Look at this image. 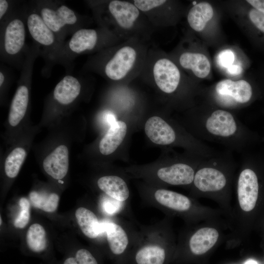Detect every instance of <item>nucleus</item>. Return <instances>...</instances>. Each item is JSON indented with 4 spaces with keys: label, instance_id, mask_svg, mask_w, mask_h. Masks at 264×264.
Instances as JSON below:
<instances>
[{
    "label": "nucleus",
    "instance_id": "obj_1",
    "mask_svg": "<svg viewBox=\"0 0 264 264\" xmlns=\"http://www.w3.org/2000/svg\"><path fill=\"white\" fill-rule=\"evenodd\" d=\"M262 179L251 162L242 161L234 181L235 201L227 220L229 232L226 243L229 248L238 246L247 240L264 213Z\"/></svg>",
    "mask_w": 264,
    "mask_h": 264
},
{
    "label": "nucleus",
    "instance_id": "obj_2",
    "mask_svg": "<svg viewBox=\"0 0 264 264\" xmlns=\"http://www.w3.org/2000/svg\"><path fill=\"white\" fill-rule=\"evenodd\" d=\"M236 168L232 152L227 150L205 158L198 167L189 187L191 197L215 201L227 220L232 211Z\"/></svg>",
    "mask_w": 264,
    "mask_h": 264
},
{
    "label": "nucleus",
    "instance_id": "obj_3",
    "mask_svg": "<svg viewBox=\"0 0 264 264\" xmlns=\"http://www.w3.org/2000/svg\"><path fill=\"white\" fill-rule=\"evenodd\" d=\"M192 135L204 142L218 144L231 152L242 153L251 140L247 128L230 111L220 108L198 110L191 115Z\"/></svg>",
    "mask_w": 264,
    "mask_h": 264
},
{
    "label": "nucleus",
    "instance_id": "obj_4",
    "mask_svg": "<svg viewBox=\"0 0 264 264\" xmlns=\"http://www.w3.org/2000/svg\"><path fill=\"white\" fill-rule=\"evenodd\" d=\"M229 231L226 218L187 225L177 239L174 259L178 262L207 264L211 254L227 241Z\"/></svg>",
    "mask_w": 264,
    "mask_h": 264
},
{
    "label": "nucleus",
    "instance_id": "obj_5",
    "mask_svg": "<svg viewBox=\"0 0 264 264\" xmlns=\"http://www.w3.org/2000/svg\"><path fill=\"white\" fill-rule=\"evenodd\" d=\"M177 239L171 217L139 227L136 231L132 250L135 264H165L174 258ZM131 250V251H132Z\"/></svg>",
    "mask_w": 264,
    "mask_h": 264
},
{
    "label": "nucleus",
    "instance_id": "obj_6",
    "mask_svg": "<svg viewBox=\"0 0 264 264\" xmlns=\"http://www.w3.org/2000/svg\"><path fill=\"white\" fill-rule=\"evenodd\" d=\"M141 195L146 204L160 210L167 216L180 218L187 225L226 218L220 208L203 205L194 198L165 188L147 189Z\"/></svg>",
    "mask_w": 264,
    "mask_h": 264
},
{
    "label": "nucleus",
    "instance_id": "obj_7",
    "mask_svg": "<svg viewBox=\"0 0 264 264\" xmlns=\"http://www.w3.org/2000/svg\"><path fill=\"white\" fill-rule=\"evenodd\" d=\"M205 158L194 154L189 159L170 162L154 171L153 179L161 184L189 188L198 167Z\"/></svg>",
    "mask_w": 264,
    "mask_h": 264
},
{
    "label": "nucleus",
    "instance_id": "obj_8",
    "mask_svg": "<svg viewBox=\"0 0 264 264\" xmlns=\"http://www.w3.org/2000/svg\"><path fill=\"white\" fill-rule=\"evenodd\" d=\"M253 96L251 85L246 81L224 79L215 86L214 101L218 108L229 110L248 103Z\"/></svg>",
    "mask_w": 264,
    "mask_h": 264
},
{
    "label": "nucleus",
    "instance_id": "obj_9",
    "mask_svg": "<svg viewBox=\"0 0 264 264\" xmlns=\"http://www.w3.org/2000/svg\"><path fill=\"white\" fill-rule=\"evenodd\" d=\"M101 237L105 236L111 253L121 257L132 249L136 229L129 224L119 220L100 221Z\"/></svg>",
    "mask_w": 264,
    "mask_h": 264
},
{
    "label": "nucleus",
    "instance_id": "obj_10",
    "mask_svg": "<svg viewBox=\"0 0 264 264\" xmlns=\"http://www.w3.org/2000/svg\"><path fill=\"white\" fill-rule=\"evenodd\" d=\"M137 58V52L133 47L131 45L121 47L105 65L106 75L114 81L124 79L135 66Z\"/></svg>",
    "mask_w": 264,
    "mask_h": 264
},
{
    "label": "nucleus",
    "instance_id": "obj_11",
    "mask_svg": "<svg viewBox=\"0 0 264 264\" xmlns=\"http://www.w3.org/2000/svg\"><path fill=\"white\" fill-rule=\"evenodd\" d=\"M153 74L159 89L166 94L175 92L180 83V73L176 66L167 58L158 59L154 64Z\"/></svg>",
    "mask_w": 264,
    "mask_h": 264
},
{
    "label": "nucleus",
    "instance_id": "obj_12",
    "mask_svg": "<svg viewBox=\"0 0 264 264\" xmlns=\"http://www.w3.org/2000/svg\"><path fill=\"white\" fill-rule=\"evenodd\" d=\"M108 8L116 24L125 31L132 29L140 17V11L133 2L113 0L109 3Z\"/></svg>",
    "mask_w": 264,
    "mask_h": 264
},
{
    "label": "nucleus",
    "instance_id": "obj_13",
    "mask_svg": "<svg viewBox=\"0 0 264 264\" xmlns=\"http://www.w3.org/2000/svg\"><path fill=\"white\" fill-rule=\"evenodd\" d=\"M40 15L54 33L59 32L66 26L75 24L78 21L73 10L65 5L56 8L43 7L40 10Z\"/></svg>",
    "mask_w": 264,
    "mask_h": 264
},
{
    "label": "nucleus",
    "instance_id": "obj_14",
    "mask_svg": "<svg viewBox=\"0 0 264 264\" xmlns=\"http://www.w3.org/2000/svg\"><path fill=\"white\" fill-rule=\"evenodd\" d=\"M43 166L45 172L53 178L58 180L63 178L68 170L67 147L64 145L56 147L45 157Z\"/></svg>",
    "mask_w": 264,
    "mask_h": 264
},
{
    "label": "nucleus",
    "instance_id": "obj_15",
    "mask_svg": "<svg viewBox=\"0 0 264 264\" xmlns=\"http://www.w3.org/2000/svg\"><path fill=\"white\" fill-rule=\"evenodd\" d=\"M25 40V28L23 21L19 18L12 20L6 25L3 37V47L10 55L19 53Z\"/></svg>",
    "mask_w": 264,
    "mask_h": 264
},
{
    "label": "nucleus",
    "instance_id": "obj_16",
    "mask_svg": "<svg viewBox=\"0 0 264 264\" xmlns=\"http://www.w3.org/2000/svg\"><path fill=\"white\" fill-rule=\"evenodd\" d=\"M99 188L107 195L122 202L128 203L130 192L124 178L116 175H107L97 181Z\"/></svg>",
    "mask_w": 264,
    "mask_h": 264
},
{
    "label": "nucleus",
    "instance_id": "obj_17",
    "mask_svg": "<svg viewBox=\"0 0 264 264\" xmlns=\"http://www.w3.org/2000/svg\"><path fill=\"white\" fill-rule=\"evenodd\" d=\"M127 131V126L122 121H115L110 125L99 144L100 152L103 155L113 153L123 141Z\"/></svg>",
    "mask_w": 264,
    "mask_h": 264
},
{
    "label": "nucleus",
    "instance_id": "obj_18",
    "mask_svg": "<svg viewBox=\"0 0 264 264\" xmlns=\"http://www.w3.org/2000/svg\"><path fill=\"white\" fill-rule=\"evenodd\" d=\"M27 26L31 37L38 44L49 46L54 43V33L46 24L40 14L33 12L29 15Z\"/></svg>",
    "mask_w": 264,
    "mask_h": 264
},
{
    "label": "nucleus",
    "instance_id": "obj_19",
    "mask_svg": "<svg viewBox=\"0 0 264 264\" xmlns=\"http://www.w3.org/2000/svg\"><path fill=\"white\" fill-rule=\"evenodd\" d=\"M81 86L78 80L71 75L65 76L55 86L54 98L63 105L73 102L79 95Z\"/></svg>",
    "mask_w": 264,
    "mask_h": 264
},
{
    "label": "nucleus",
    "instance_id": "obj_20",
    "mask_svg": "<svg viewBox=\"0 0 264 264\" xmlns=\"http://www.w3.org/2000/svg\"><path fill=\"white\" fill-rule=\"evenodd\" d=\"M97 32L93 29H80L72 36L68 43L70 50L77 54L91 51L98 42Z\"/></svg>",
    "mask_w": 264,
    "mask_h": 264
},
{
    "label": "nucleus",
    "instance_id": "obj_21",
    "mask_svg": "<svg viewBox=\"0 0 264 264\" xmlns=\"http://www.w3.org/2000/svg\"><path fill=\"white\" fill-rule=\"evenodd\" d=\"M179 63L183 68L191 69L195 76L200 78H205L210 71V62L201 53H183L180 56Z\"/></svg>",
    "mask_w": 264,
    "mask_h": 264
},
{
    "label": "nucleus",
    "instance_id": "obj_22",
    "mask_svg": "<svg viewBox=\"0 0 264 264\" xmlns=\"http://www.w3.org/2000/svg\"><path fill=\"white\" fill-rule=\"evenodd\" d=\"M75 217L84 235L91 239L101 237L100 221L93 211L84 207H80L75 211Z\"/></svg>",
    "mask_w": 264,
    "mask_h": 264
},
{
    "label": "nucleus",
    "instance_id": "obj_23",
    "mask_svg": "<svg viewBox=\"0 0 264 264\" xmlns=\"http://www.w3.org/2000/svg\"><path fill=\"white\" fill-rule=\"evenodd\" d=\"M29 102V91L26 86H19L12 99L9 113L8 122L16 126L25 115Z\"/></svg>",
    "mask_w": 264,
    "mask_h": 264
},
{
    "label": "nucleus",
    "instance_id": "obj_24",
    "mask_svg": "<svg viewBox=\"0 0 264 264\" xmlns=\"http://www.w3.org/2000/svg\"><path fill=\"white\" fill-rule=\"evenodd\" d=\"M214 11L206 2H201L193 6L188 12L187 21L190 27L197 32L202 31L212 18Z\"/></svg>",
    "mask_w": 264,
    "mask_h": 264
},
{
    "label": "nucleus",
    "instance_id": "obj_25",
    "mask_svg": "<svg viewBox=\"0 0 264 264\" xmlns=\"http://www.w3.org/2000/svg\"><path fill=\"white\" fill-rule=\"evenodd\" d=\"M26 240L28 247L33 252H42L47 247L45 231L38 223H34L29 227L26 233Z\"/></svg>",
    "mask_w": 264,
    "mask_h": 264
},
{
    "label": "nucleus",
    "instance_id": "obj_26",
    "mask_svg": "<svg viewBox=\"0 0 264 264\" xmlns=\"http://www.w3.org/2000/svg\"><path fill=\"white\" fill-rule=\"evenodd\" d=\"M32 205L46 212H53L57 209L59 201V196L55 193L46 194L32 191L29 194Z\"/></svg>",
    "mask_w": 264,
    "mask_h": 264
},
{
    "label": "nucleus",
    "instance_id": "obj_27",
    "mask_svg": "<svg viewBox=\"0 0 264 264\" xmlns=\"http://www.w3.org/2000/svg\"><path fill=\"white\" fill-rule=\"evenodd\" d=\"M25 150L21 147L15 148L7 156L4 163V170L6 176L10 178L15 177L26 157Z\"/></svg>",
    "mask_w": 264,
    "mask_h": 264
},
{
    "label": "nucleus",
    "instance_id": "obj_28",
    "mask_svg": "<svg viewBox=\"0 0 264 264\" xmlns=\"http://www.w3.org/2000/svg\"><path fill=\"white\" fill-rule=\"evenodd\" d=\"M100 205L104 214L109 217H113L123 212L128 203L120 202L104 195L101 199Z\"/></svg>",
    "mask_w": 264,
    "mask_h": 264
},
{
    "label": "nucleus",
    "instance_id": "obj_29",
    "mask_svg": "<svg viewBox=\"0 0 264 264\" xmlns=\"http://www.w3.org/2000/svg\"><path fill=\"white\" fill-rule=\"evenodd\" d=\"M63 264H98L96 258L88 250H78L74 257L67 258Z\"/></svg>",
    "mask_w": 264,
    "mask_h": 264
},
{
    "label": "nucleus",
    "instance_id": "obj_30",
    "mask_svg": "<svg viewBox=\"0 0 264 264\" xmlns=\"http://www.w3.org/2000/svg\"><path fill=\"white\" fill-rule=\"evenodd\" d=\"M20 212L14 221V226L23 228L28 224L30 219V202L25 198H22L19 202Z\"/></svg>",
    "mask_w": 264,
    "mask_h": 264
},
{
    "label": "nucleus",
    "instance_id": "obj_31",
    "mask_svg": "<svg viewBox=\"0 0 264 264\" xmlns=\"http://www.w3.org/2000/svg\"><path fill=\"white\" fill-rule=\"evenodd\" d=\"M164 0H135L133 3L142 12H150L166 2Z\"/></svg>",
    "mask_w": 264,
    "mask_h": 264
},
{
    "label": "nucleus",
    "instance_id": "obj_32",
    "mask_svg": "<svg viewBox=\"0 0 264 264\" xmlns=\"http://www.w3.org/2000/svg\"><path fill=\"white\" fill-rule=\"evenodd\" d=\"M235 55L230 49L222 50L220 52L217 57L219 65L226 68L233 65Z\"/></svg>",
    "mask_w": 264,
    "mask_h": 264
},
{
    "label": "nucleus",
    "instance_id": "obj_33",
    "mask_svg": "<svg viewBox=\"0 0 264 264\" xmlns=\"http://www.w3.org/2000/svg\"><path fill=\"white\" fill-rule=\"evenodd\" d=\"M249 17L254 25L264 33V14L252 9L249 12Z\"/></svg>",
    "mask_w": 264,
    "mask_h": 264
},
{
    "label": "nucleus",
    "instance_id": "obj_34",
    "mask_svg": "<svg viewBox=\"0 0 264 264\" xmlns=\"http://www.w3.org/2000/svg\"><path fill=\"white\" fill-rule=\"evenodd\" d=\"M246 1L255 9L264 14V0H247Z\"/></svg>",
    "mask_w": 264,
    "mask_h": 264
},
{
    "label": "nucleus",
    "instance_id": "obj_35",
    "mask_svg": "<svg viewBox=\"0 0 264 264\" xmlns=\"http://www.w3.org/2000/svg\"><path fill=\"white\" fill-rule=\"evenodd\" d=\"M255 230H257L260 233L264 246V213L260 218Z\"/></svg>",
    "mask_w": 264,
    "mask_h": 264
},
{
    "label": "nucleus",
    "instance_id": "obj_36",
    "mask_svg": "<svg viewBox=\"0 0 264 264\" xmlns=\"http://www.w3.org/2000/svg\"><path fill=\"white\" fill-rule=\"evenodd\" d=\"M226 68L227 72L232 75L240 74L242 71V67L238 65H232Z\"/></svg>",
    "mask_w": 264,
    "mask_h": 264
},
{
    "label": "nucleus",
    "instance_id": "obj_37",
    "mask_svg": "<svg viewBox=\"0 0 264 264\" xmlns=\"http://www.w3.org/2000/svg\"><path fill=\"white\" fill-rule=\"evenodd\" d=\"M9 7V3L5 0H0V19L1 20Z\"/></svg>",
    "mask_w": 264,
    "mask_h": 264
},
{
    "label": "nucleus",
    "instance_id": "obj_38",
    "mask_svg": "<svg viewBox=\"0 0 264 264\" xmlns=\"http://www.w3.org/2000/svg\"><path fill=\"white\" fill-rule=\"evenodd\" d=\"M243 264H258V263L254 259H249L246 260Z\"/></svg>",
    "mask_w": 264,
    "mask_h": 264
},
{
    "label": "nucleus",
    "instance_id": "obj_39",
    "mask_svg": "<svg viewBox=\"0 0 264 264\" xmlns=\"http://www.w3.org/2000/svg\"><path fill=\"white\" fill-rule=\"evenodd\" d=\"M4 81V76L2 72H0V87L3 84Z\"/></svg>",
    "mask_w": 264,
    "mask_h": 264
},
{
    "label": "nucleus",
    "instance_id": "obj_40",
    "mask_svg": "<svg viewBox=\"0 0 264 264\" xmlns=\"http://www.w3.org/2000/svg\"><path fill=\"white\" fill-rule=\"evenodd\" d=\"M0 225H1V223H2V221H1V218L0 217Z\"/></svg>",
    "mask_w": 264,
    "mask_h": 264
},
{
    "label": "nucleus",
    "instance_id": "obj_41",
    "mask_svg": "<svg viewBox=\"0 0 264 264\" xmlns=\"http://www.w3.org/2000/svg\"></svg>",
    "mask_w": 264,
    "mask_h": 264
}]
</instances>
